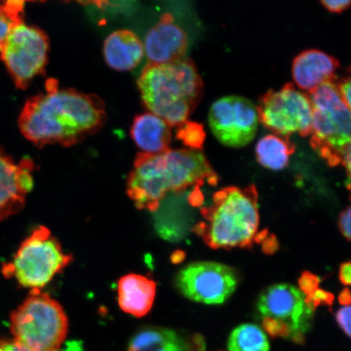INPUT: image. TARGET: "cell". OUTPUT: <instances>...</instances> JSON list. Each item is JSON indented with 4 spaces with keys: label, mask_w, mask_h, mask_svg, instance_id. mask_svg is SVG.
<instances>
[{
    "label": "cell",
    "mask_w": 351,
    "mask_h": 351,
    "mask_svg": "<svg viewBox=\"0 0 351 351\" xmlns=\"http://www.w3.org/2000/svg\"><path fill=\"white\" fill-rule=\"evenodd\" d=\"M257 307L263 319L282 324L289 340L304 343L314 311L306 304L305 295L300 289L289 284L274 285L262 293Z\"/></svg>",
    "instance_id": "12"
},
{
    "label": "cell",
    "mask_w": 351,
    "mask_h": 351,
    "mask_svg": "<svg viewBox=\"0 0 351 351\" xmlns=\"http://www.w3.org/2000/svg\"><path fill=\"white\" fill-rule=\"evenodd\" d=\"M217 185L218 177L201 151L178 149L160 154L139 153L127 182V195L138 209L154 212L170 192Z\"/></svg>",
    "instance_id": "2"
},
{
    "label": "cell",
    "mask_w": 351,
    "mask_h": 351,
    "mask_svg": "<svg viewBox=\"0 0 351 351\" xmlns=\"http://www.w3.org/2000/svg\"><path fill=\"white\" fill-rule=\"evenodd\" d=\"M335 84L342 101L350 109V77L348 76L341 78L339 81L336 80Z\"/></svg>",
    "instance_id": "27"
},
{
    "label": "cell",
    "mask_w": 351,
    "mask_h": 351,
    "mask_svg": "<svg viewBox=\"0 0 351 351\" xmlns=\"http://www.w3.org/2000/svg\"><path fill=\"white\" fill-rule=\"evenodd\" d=\"M144 106L170 127L187 121L200 103L204 82L191 60L149 65L138 80Z\"/></svg>",
    "instance_id": "3"
},
{
    "label": "cell",
    "mask_w": 351,
    "mask_h": 351,
    "mask_svg": "<svg viewBox=\"0 0 351 351\" xmlns=\"http://www.w3.org/2000/svg\"><path fill=\"white\" fill-rule=\"evenodd\" d=\"M335 300V296L331 293L317 289V291L305 296V302L313 311H315L318 306H332Z\"/></svg>",
    "instance_id": "24"
},
{
    "label": "cell",
    "mask_w": 351,
    "mask_h": 351,
    "mask_svg": "<svg viewBox=\"0 0 351 351\" xmlns=\"http://www.w3.org/2000/svg\"><path fill=\"white\" fill-rule=\"evenodd\" d=\"M298 285H300V291L307 296L319 289V278L315 274L305 271L298 280Z\"/></svg>",
    "instance_id": "25"
},
{
    "label": "cell",
    "mask_w": 351,
    "mask_h": 351,
    "mask_svg": "<svg viewBox=\"0 0 351 351\" xmlns=\"http://www.w3.org/2000/svg\"><path fill=\"white\" fill-rule=\"evenodd\" d=\"M350 291L348 288H345L340 293L339 300L342 306H350Z\"/></svg>",
    "instance_id": "34"
},
{
    "label": "cell",
    "mask_w": 351,
    "mask_h": 351,
    "mask_svg": "<svg viewBox=\"0 0 351 351\" xmlns=\"http://www.w3.org/2000/svg\"><path fill=\"white\" fill-rule=\"evenodd\" d=\"M14 340L34 351H58L69 331V320L62 306L38 289L11 314Z\"/></svg>",
    "instance_id": "5"
},
{
    "label": "cell",
    "mask_w": 351,
    "mask_h": 351,
    "mask_svg": "<svg viewBox=\"0 0 351 351\" xmlns=\"http://www.w3.org/2000/svg\"><path fill=\"white\" fill-rule=\"evenodd\" d=\"M295 152V144L289 141V138L275 134L265 136L258 142L256 148L258 163L271 170L285 169Z\"/></svg>",
    "instance_id": "20"
},
{
    "label": "cell",
    "mask_w": 351,
    "mask_h": 351,
    "mask_svg": "<svg viewBox=\"0 0 351 351\" xmlns=\"http://www.w3.org/2000/svg\"><path fill=\"white\" fill-rule=\"evenodd\" d=\"M34 163L23 159L16 163L0 149V222L19 213L24 208L34 187Z\"/></svg>",
    "instance_id": "13"
},
{
    "label": "cell",
    "mask_w": 351,
    "mask_h": 351,
    "mask_svg": "<svg viewBox=\"0 0 351 351\" xmlns=\"http://www.w3.org/2000/svg\"><path fill=\"white\" fill-rule=\"evenodd\" d=\"M257 108L258 121L282 137L298 133L311 134L313 107L308 94L287 83L279 90H269L261 96Z\"/></svg>",
    "instance_id": "8"
},
{
    "label": "cell",
    "mask_w": 351,
    "mask_h": 351,
    "mask_svg": "<svg viewBox=\"0 0 351 351\" xmlns=\"http://www.w3.org/2000/svg\"><path fill=\"white\" fill-rule=\"evenodd\" d=\"M0 351H34L20 342L13 340H0Z\"/></svg>",
    "instance_id": "30"
},
{
    "label": "cell",
    "mask_w": 351,
    "mask_h": 351,
    "mask_svg": "<svg viewBox=\"0 0 351 351\" xmlns=\"http://www.w3.org/2000/svg\"><path fill=\"white\" fill-rule=\"evenodd\" d=\"M190 201V203L195 207H199L203 204V195H202L199 186H196L195 190L191 193Z\"/></svg>",
    "instance_id": "33"
},
{
    "label": "cell",
    "mask_w": 351,
    "mask_h": 351,
    "mask_svg": "<svg viewBox=\"0 0 351 351\" xmlns=\"http://www.w3.org/2000/svg\"><path fill=\"white\" fill-rule=\"evenodd\" d=\"M104 55L109 67L117 71H130L137 67L143 58V43L130 30H117L105 40Z\"/></svg>",
    "instance_id": "17"
},
{
    "label": "cell",
    "mask_w": 351,
    "mask_h": 351,
    "mask_svg": "<svg viewBox=\"0 0 351 351\" xmlns=\"http://www.w3.org/2000/svg\"><path fill=\"white\" fill-rule=\"evenodd\" d=\"M339 278L341 282L346 287H349L351 283V265L350 262L344 263L341 265L339 270Z\"/></svg>",
    "instance_id": "31"
},
{
    "label": "cell",
    "mask_w": 351,
    "mask_h": 351,
    "mask_svg": "<svg viewBox=\"0 0 351 351\" xmlns=\"http://www.w3.org/2000/svg\"><path fill=\"white\" fill-rule=\"evenodd\" d=\"M350 306H343L337 311L336 320L339 326L348 337H350Z\"/></svg>",
    "instance_id": "26"
},
{
    "label": "cell",
    "mask_w": 351,
    "mask_h": 351,
    "mask_svg": "<svg viewBox=\"0 0 351 351\" xmlns=\"http://www.w3.org/2000/svg\"><path fill=\"white\" fill-rule=\"evenodd\" d=\"M176 283L189 300L204 304H221L234 292L238 278L229 266L197 262L183 267Z\"/></svg>",
    "instance_id": "11"
},
{
    "label": "cell",
    "mask_w": 351,
    "mask_h": 351,
    "mask_svg": "<svg viewBox=\"0 0 351 351\" xmlns=\"http://www.w3.org/2000/svg\"><path fill=\"white\" fill-rule=\"evenodd\" d=\"M71 261L51 231L39 226L21 244L12 262L3 265V274L21 287L40 291Z\"/></svg>",
    "instance_id": "7"
},
{
    "label": "cell",
    "mask_w": 351,
    "mask_h": 351,
    "mask_svg": "<svg viewBox=\"0 0 351 351\" xmlns=\"http://www.w3.org/2000/svg\"><path fill=\"white\" fill-rule=\"evenodd\" d=\"M130 134L143 153L152 155L168 151L172 140L171 127L151 112L135 117Z\"/></svg>",
    "instance_id": "18"
},
{
    "label": "cell",
    "mask_w": 351,
    "mask_h": 351,
    "mask_svg": "<svg viewBox=\"0 0 351 351\" xmlns=\"http://www.w3.org/2000/svg\"><path fill=\"white\" fill-rule=\"evenodd\" d=\"M118 304L125 313L143 317L152 308L156 295V283L147 276L128 274L117 285Z\"/></svg>",
    "instance_id": "16"
},
{
    "label": "cell",
    "mask_w": 351,
    "mask_h": 351,
    "mask_svg": "<svg viewBox=\"0 0 351 351\" xmlns=\"http://www.w3.org/2000/svg\"><path fill=\"white\" fill-rule=\"evenodd\" d=\"M47 34L24 21L13 27L0 48V56L19 89L25 90L44 72L48 60Z\"/></svg>",
    "instance_id": "9"
},
{
    "label": "cell",
    "mask_w": 351,
    "mask_h": 351,
    "mask_svg": "<svg viewBox=\"0 0 351 351\" xmlns=\"http://www.w3.org/2000/svg\"><path fill=\"white\" fill-rule=\"evenodd\" d=\"M178 138L191 150L199 151L205 140V132L203 125L197 123L186 121L179 126Z\"/></svg>",
    "instance_id": "23"
},
{
    "label": "cell",
    "mask_w": 351,
    "mask_h": 351,
    "mask_svg": "<svg viewBox=\"0 0 351 351\" xmlns=\"http://www.w3.org/2000/svg\"><path fill=\"white\" fill-rule=\"evenodd\" d=\"M263 241V250L266 254H273L278 249V241L274 235L267 237Z\"/></svg>",
    "instance_id": "32"
},
{
    "label": "cell",
    "mask_w": 351,
    "mask_h": 351,
    "mask_svg": "<svg viewBox=\"0 0 351 351\" xmlns=\"http://www.w3.org/2000/svg\"><path fill=\"white\" fill-rule=\"evenodd\" d=\"M320 3H322L323 6L329 12L336 13H341L348 10L350 6V1H349V0H337V1H332V0H322Z\"/></svg>",
    "instance_id": "28"
},
{
    "label": "cell",
    "mask_w": 351,
    "mask_h": 351,
    "mask_svg": "<svg viewBox=\"0 0 351 351\" xmlns=\"http://www.w3.org/2000/svg\"><path fill=\"white\" fill-rule=\"evenodd\" d=\"M24 4L22 1L0 3V48L13 27L23 21Z\"/></svg>",
    "instance_id": "22"
},
{
    "label": "cell",
    "mask_w": 351,
    "mask_h": 351,
    "mask_svg": "<svg viewBox=\"0 0 351 351\" xmlns=\"http://www.w3.org/2000/svg\"><path fill=\"white\" fill-rule=\"evenodd\" d=\"M229 351H269V337L262 328L252 324H244L231 332L228 341Z\"/></svg>",
    "instance_id": "21"
},
{
    "label": "cell",
    "mask_w": 351,
    "mask_h": 351,
    "mask_svg": "<svg viewBox=\"0 0 351 351\" xmlns=\"http://www.w3.org/2000/svg\"><path fill=\"white\" fill-rule=\"evenodd\" d=\"M208 120L215 137L226 147L247 146L257 134V108L241 96H226L217 100L210 108Z\"/></svg>",
    "instance_id": "10"
},
{
    "label": "cell",
    "mask_w": 351,
    "mask_h": 351,
    "mask_svg": "<svg viewBox=\"0 0 351 351\" xmlns=\"http://www.w3.org/2000/svg\"><path fill=\"white\" fill-rule=\"evenodd\" d=\"M339 67V61L335 57L311 49L302 52L293 60L292 75L298 87L310 94L324 83L336 80L335 74Z\"/></svg>",
    "instance_id": "15"
},
{
    "label": "cell",
    "mask_w": 351,
    "mask_h": 351,
    "mask_svg": "<svg viewBox=\"0 0 351 351\" xmlns=\"http://www.w3.org/2000/svg\"><path fill=\"white\" fill-rule=\"evenodd\" d=\"M143 47L149 65L173 63L184 59L186 54L187 34L176 23L170 13H165L160 21L149 29Z\"/></svg>",
    "instance_id": "14"
},
{
    "label": "cell",
    "mask_w": 351,
    "mask_h": 351,
    "mask_svg": "<svg viewBox=\"0 0 351 351\" xmlns=\"http://www.w3.org/2000/svg\"><path fill=\"white\" fill-rule=\"evenodd\" d=\"M335 81L308 94L313 107L311 146L332 167L341 164L350 148V109L342 101Z\"/></svg>",
    "instance_id": "6"
},
{
    "label": "cell",
    "mask_w": 351,
    "mask_h": 351,
    "mask_svg": "<svg viewBox=\"0 0 351 351\" xmlns=\"http://www.w3.org/2000/svg\"><path fill=\"white\" fill-rule=\"evenodd\" d=\"M104 101L72 89H52L30 98L19 118L22 134L38 147L73 146L102 129Z\"/></svg>",
    "instance_id": "1"
},
{
    "label": "cell",
    "mask_w": 351,
    "mask_h": 351,
    "mask_svg": "<svg viewBox=\"0 0 351 351\" xmlns=\"http://www.w3.org/2000/svg\"><path fill=\"white\" fill-rule=\"evenodd\" d=\"M127 351H195V348L172 329L146 327L132 337Z\"/></svg>",
    "instance_id": "19"
},
{
    "label": "cell",
    "mask_w": 351,
    "mask_h": 351,
    "mask_svg": "<svg viewBox=\"0 0 351 351\" xmlns=\"http://www.w3.org/2000/svg\"><path fill=\"white\" fill-rule=\"evenodd\" d=\"M350 222H351V210L350 208L346 209L341 213L339 219V227L342 234L348 241L350 240L351 231H350Z\"/></svg>",
    "instance_id": "29"
},
{
    "label": "cell",
    "mask_w": 351,
    "mask_h": 351,
    "mask_svg": "<svg viewBox=\"0 0 351 351\" xmlns=\"http://www.w3.org/2000/svg\"><path fill=\"white\" fill-rule=\"evenodd\" d=\"M195 351H205V346L201 337H195L194 339Z\"/></svg>",
    "instance_id": "35"
},
{
    "label": "cell",
    "mask_w": 351,
    "mask_h": 351,
    "mask_svg": "<svg viewBox=\"0 0 351 351\" xmlns=\"http://www.w3.org/2000/svg\"><path fill=\"white\" fill-rule=\"evenodd\" d=\"M201 213L208 223H199L195 232L210 247H252L260 223L256 186L223 188L214 195L212 207Z\"/></svg>",
    "instance_id": "4"
}]
</instances>
